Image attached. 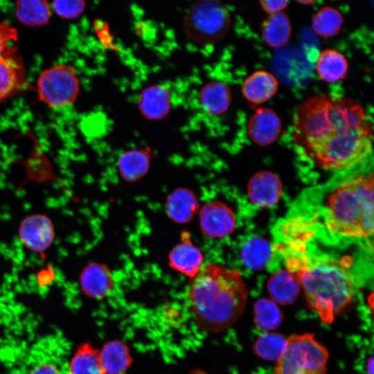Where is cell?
Returning <instances> with one entry per match:
<instances>
[{"label": "cell", "mask_w": 374, "mask_h": 374, "mask_svg": "<svg viewBox=\"0 0 374 374\" xmlns=\"http://www.w3.org/2000/svg\"><path fill=\"white\" fill-rule=\"evenodd\" d=\"M292 138L319 167L344 171L373 158V129L364 107L345 96L317 94L300 103Z\"/></svg>", "instance_id": "obj_1"}, {"label": "cell", "mask_w": 374, "mask_h": 374, "mask_svg": "<svg viewBox=\"0 0 374 374\" xmlns=\"http://www.w3.org/2000/svg\"><path fill=\"white\" fill-rule=\"evenodd\" d=\"M248 291L240 274L220 264L202 265L191 278L186 305L202 330L219 332L231 328L243 314Z\"/></svg>", "instance_id": "obj_2"}, {"label": "cell", "mask_w": 374, "mask_h": 374, "mask_svg": "<svg viewBox=\"0 0 374 374\" xmlns=\"http://www.w3.org/2000/svg\"><path fill=\"white\" fill-rule=\"evenodd\" d=\"M289 242L285 253L287 270L303 287L309 306L321 321L331 323L354 299L353 278L337 261L311 256L302 239L293 238Z\"/></svg>", "instance_id": "obj_3"}, {"label": "cell", "mask_w": 374, "mask_h": 374, "mask_svg": "<svg viewBox=\"0 0 374 374\" xmlns=\"http://www.w3.org/2000/svg\"><path fill=\"white\" fill-rule=\"evenodd\" d=\"M373 176L356 174L328 193L319 210L322 229L338 239H369L373 233Z\"/></svg>", "instance_id": "obj_4"}, {"label": "cell", "mask_w": 374, "mask_h": 374, "mask_svg": "<svg viewBox=\"0 0 374 374\" xmlns=\"http://www.w3.org/2000/svg\"><path fill=\"white\" fill-rule=\"evenodd\" d=\"M231 15L227 8L216 0H199L188 9L184 28L188 38L201 45L215 44L227 34Z\"/></svg>", "instance_id": "obj_5"}, {"label": "cell", "mask_w": 374, "mask_h": 374, "mask_svg": "<svg viewBox=\"0 0 374 374\" xmlns=\"http://www.w3.org/2000/svg\"><path fill=\"white\" fill-rule=\"evenodd\" d=\"M328 357L312 333L293 335L276 362L275 374H327Z\"/></svg>", "instance_id": "obj_6"}, {"label": "cell", "mask_w": 374, "mask_h": 374, "mask_svg": "<svg viewBox=\"0 0 374 374\" xmlns=\"http://www.w3.org/2000/svg\"><path fill=\"white\" fill-rule=\"evenodd\" d=\"M39 98L53 109L72 105L80 92V80L75 70L66 64H58L44 70L37 82Z\"/></svg>", "instance_id": "obj_7"}, {"label": "cell", "mask_w": 374, "mask_h": 374, "mask_svg": "<svg viewBox=\"0 0 374 374\" xmlns=\"http://www.w3.org/2000/svg\"><path fill=\"white\" fill-rule=\"evenodd\" d=\"M19 236L27 249L36 253H44L54 241V226L47 215L33 214L21 222Z\"/></svg>", "instance_id": "obj_8"}, {"label": "cell", "mask_w": 374, "mask_h": 374, "mask_svg": "<svg viewBox=\"0 0 374 374\" xmlns=\"http://www.w3.org/2000/svg\"><path fill=\"white\" fill-rule=\"evenodd\" d=\"M247 134L256 145L266 146L274 143L282 131V121L269 107L257 109L247 122Z\"/></svg>", "instance_id": "obj_9"}, {"label": "cell", "mask_w": 374, "mask_h": 374, "mask_svg": "<svg viewBox=\"0 0 374 374\" xmlns=\"http://www.w3.org/2000/svg\"><path fill=\"white\" fill-rule=\"evenodd\" d=\"M203 232L209 237L222 238L230 234L235 228V220L233 211L218 202L204 206L200 216Z\"/></svg>", "instance_id": "obj_10"}, {"label": "cell", "mask_w": 374, "mask_h": 374, "mask_svg": "<svg viewBox=\"0 0 374 374\" xmlns=\"http://www.w3.org/2000/svg\"><path fill=\"white\" fill-rule=\"evenodd\" d=\"M278 177L270 171H261L253 176L248 184V195L256 206L268 208L277 204L282 194Z\"/></svg>", "instance_id": "obj_11"}, {"label": "cell", "mask_w": 374, "mask_h": 374, "mask_svg": "<svg viewBox=\"0 0 374 374\" xmlns=\"http://www.w3.org/2000/svg\"><path fill=\"white\" fill-rule=\"evenodd\" d=\"M278 89L276 78L269 71L257 70L244 79L241 91L251 105L262 104L272 98Z\"/></svg>", "instance_id": "obj_12"}, {"label": "cell", "mask_w": 374, "mask_h": 374, "mask_svg": "<svg viewBox=\"0 0 374 374\" xmlns=\"http://www.w3.org/2000/svg\"><path fill=\"white\" fill-rule=\"evenodd\" d=\"M141 114L149 120H160L166 117L171 108L169 89L162 84H152L143 89L138 98Z\"/></svg>", "instance_id": "obj_13"}, {"label": "cell", "mask_w": 374, "mask_h": 374, "mask_svg": "<svg viewBox=\"0 0 374 374\" xmlns=\"http://www.w3.org/2000/svg\"><path fill=\"white\" fill-rule=\"evenodd\" d=\"M25 80L24 67L11 48L0 55V101L19 91Z\"/></svg>", "instance_id": "obj_14"}, {"label": "cell", "mask_w": 374, "mask_h": 374, "mask_svg": "<svg viewBox=\"0 0 374 374\" xmlns=\"http://www.w3.org/2000/svg\"><path fill=\"white\" fill-rule=\"evenodd\" d=\"M82 290L89 296L102 299L107 296L113 287V279L108 269L99 263H90L80 276Z\"/></svg>", "instance_id": "obj_15"}, {"label": "cell", "mask_w": 374, "mask_h": 374, "mask_svg": "<svg viewBox=\"0 0 374 374\" xmlns=\"http://www.w3.org/2000/svg\"><path fill=\"white\" fill-rule=\"evenodd\" d=\"M199 102L209 114L220 116L229 108L232 100L231 88L226 83L214 80L206 83L199 91Z\"/></svg>", "instance_id": "obj_16"}, {"label": "cell", "mask_w": 374, "mask_h": 374, "mask_svg": "<svg viewBox=\"0 0 374 374\" xmlns=\"http://www.w3.org/2000/svg\"><path fill=\"white\" fill-rule=\"evenodd\" d=\"M348 70L345 55L335 48L323 50L316 63V71L323 82L335 83L344 79Z\"/></svg>", "instance_id": "obj_17"}, {"label": "cell", "mask_w": 374, "mask_h": 374, "mask_svg": "<svg viewBox=\"0 0 374 374\" xmlns=\"http://www.w3.org/2000/svg\"><path fill=\"white\" fill-rule=\"evenodd\" d=\"M292 30L289 15L285 11L268 15L260 24L263 40L269 46L274 48L287 44Z\"/></svg>", "instance_id": "obj_18"}, {"label": "cell", "mask_w": 374, "mask_h": 374, "mask_svg": "<svg viewBox=\"0 0 374 374\" xmlns=\"http://www.w3.org/2000/svg\"><path fill=\"white\" fill-rule=\"evenodd\" d=\"M300 285L296 278L287 270H280L274 273L268 279L267 290L277 304L293 303L300 292Z\"/></svg>", "instance_id": "obj_19"}, {"label": "cell", "mask_w": 374, "mask_h": 374, "mask_svg": "<svg viewBox=\"0 0 374 374\" xmlns=\"http://www.w3.org/2000/svg\"><path fill=\"white\" fill-rule=\"evenodd\" d=\"M99 355L105 374H123L133 360L128 347L118 340L106 343L99 350Z\"/></svg>", "instance_id": "obj_20"}, {"label": "cell", "mask_w": 374, "mask_h": 374, "mask_svg": "<svg viewBox=\"0 0 374 374\" xmlns=\"http://www.w3.org/2000/svg\"><path fill=\"white\" fill-rule=\"evenodd\" d=\"M170 262L176 271L193 278L202 265V254L193 244L181 243L171 251Z\"/></svg>", "instance_id": "obj_21"}, {"label": "cell", "mask_w": 374, "mask_h": 374, "mask_svg": "<svg viewBox=\"0 0 374 374\" xmlns=\"http://www.w3.org/2000/svg\"><path fill=\"white\" fill-rule=\"evenodd\" d=\"M15 15L26 26H40L48 21L51 8L44 0L18 1L15 4Z\"/></svg>", "instance_id": "obj_22"}, {"label": "cell", "mask_w": 374, "mask_h": 374, "mask_svg": "<svg viewBox=\"0 0 374 374\" xmlns=\"http://www.w3.org/2000/svg\"><path fill=\"white\" fill-rule=\"evenodd\" d=\"M69 372V374H105L99 350L89 344L82 345L71 359Z\"/></svg>", "instance_id": "obj_23"}, {"label": "cell", "mask_w": 374, "mask_h": 374, "mask_svg": "<svg viewBox=\"0 0 374 374\" xmlns=\"http://www.w3.org/2000/svg\"><path fill=\"white\" fill-rule=\"evenodd\" d=\"M271 249L269 242L262 238L249 239L241 249V259L244 264L253 270L264 269L269 263Z\"/></svg>", "instance_id": "obj_24"}, {"label": "cell", "mask_w": 374, "mask_h": 374, "mask_svg": "<svg viewBox=\"0 0 374 374\" xmlns=\"http://www.w3.org/2000/svg\"><path fill=\"white\" fill-rule=\"evenodd\" d=\"M344 24L341 12L332 6H323L312 16V28L319 36L330 38L337 35Z\"/></svg>", "instance_id": "obj_25"}, {"label": "cell", "mask_w": 374, "mask_h": 374, "mask_svg": "<svg viewBox=\"0 0 374 374\" xmlns=\"http://www.w3.org/2000/svg\"><path fill=\"white\" fill-rule=\"evenodd\" d=\"M254 321L256 327L263 332H271L280 326L283 314L271 299L260 298L254 303Z\"/></svg>", "instance_id": "obj_26"}, {"label": "cell", "mask_w": 374, "mask_h": 374, "mask_svg": "<svg viewBox=\"0 0 374 374\" xmlns=\"http://www.w3.org/2000/svg\"><path fill=\"white\" fill-rule=\"evenodd\" d=\"M287 337L276 332H266L257 338L253 346L254 353L267 361L277 362L283 355Z\"/></svg>", "instance_id": "obj_27"}, {"label": "cell", "mask_w": 374, "mask_h": 374, "mask_svg": "<svg viewBox=\"0 0 374 374\" xmlns=\"http://www.w3.org/2000/svg\"><path fill=\"white\" fill-rule=\"evenodd\" d=\"M149 165V154L144 150H131L125 152L119 158L118 167L121 175L127 180L141 177Z\"/></svg>", "instance_id": "obj_28"}, {"label": "cell", "mask_w": 374, "mask_h": 374, "mask_svg": "<svg viewBox=\"0 0 374 374\" xmlns=\"http://www.w3.org/2000/svg\"><path fill=\"white\" fill-rule=\"evenodd\" d=\"M197 208L195 197L186 190H179L169 198L168 211L177 222H186L190 219Z\"/></svg>", "instance_id": "obj_29"}, {"label": "cell", "mask_w": 374, "mask_h": 374, "mask_svg": "<svg viewBox=\"0 0 374 374\" xmlns=\"http://www.w3.org/2000/svg\"><path fill=\"white\" fill-rule=\"evenodd\" d=\"M55 12L61 17L75 19L84 10L85 2L80 0H57L53 3Z\"/></svg>", "instance_id": "obj_30"}, {"label": "cell", "mask_w": 374, "mask_h": 374, "mask_svg": "<svg viewBox=\"0 0 374 374\" xmlns=\"http://www.w3.org/2000/svg\"><path fill=\"white\" fill-rule=\"evenodd\" d=\"M17 33L10 24L0 23V55L11 48L9 44L17 39Z\"/></svg>", "instance_id": "obj_31"}, {"label": "cell", "mask_w": 374, "mask_h": 374, "mask_svg": "<svg viewBox=\"0 0 374 374\" xmlns=\"http://www.w3.org/2000/svg\"><path fill=\"white\" fill-rule=\"evenodd\" d=\"M259 3L262 9L269 15L283 11L287 6L289 1L285 0H262L260 1Z\"/></svg>", "instance_id": "obj_32"}, {"label": "cell", "mask_w": 374, "mask_h": 374, "mask_svg": "<svg viewBox=\"0 0 374 374\" xmlns=\"http://www.w3.org/2000/svg\"><path fill=\"white\" fill-rule=\"evenodd\" d=\"M30 374H60V373L55 365L45 363L36 366Z\"/></svg>", "instance_id": "obj_33"}, {"label": "cell", "mask_w": 374, "mask_h": 374, "mask_svg": "<svg viewBox=\"0 0 374 374\" xmlns=\"http://www.w3.org/2000/svg\"><path fill=\"white\" fill-rule=\"evenodd\" d=\"M373 356L369 357L367 360L366 368L368 374H373Z\"/></svg>", "instance_id": "obj_34"}, {"label": "cell", "mask_w": 374, "mask_h": 374, "mask_svg": "<svg viewBox=\"0 0 374 374\" xmlns=\"http://www.w3.org/2000/svg\"><path fill=\"white\" fill-rule=\"evenodd\" d=\"M297 2L300 4H302L303 6H307V5H310V4H312V3H314V1H311V0H308V1H297Z\"/></svg>", "instance_id": "obj_35"}]
</instances>
